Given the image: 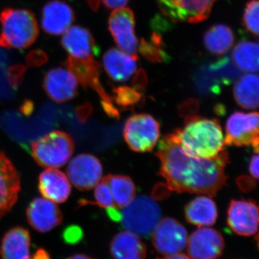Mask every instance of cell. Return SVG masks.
<instances>
[{
    "mask_svg": "<svg viewBox=\"0 0 259 259\" xmlns=\"http://www.w3.org/2000/svg\"><path fill=\"white\" fill-rule=\"evenodd\" d=\"M156 156L161 162L160 175L171 191L212 197L226 185V168L229 158L226 151L212 158L192 156L182 148L172 133L160 141Z\"/></svg>",
    "mask_w": 259,
    "mask_h": 259,
    "instance_id": "cell-1",
    "label": "cell"
},
{
    "mask_svg": "<svg viewBox=\"0 0 259 259\" xmlns=\"http://www.w3.org/2000/svg\"><path fill=\"white\" fill-rule=\"evenodd\" d=\"M174 133L182 148L192 156L212 158L225 151L222 127L216 119L189 116L184 127Z\"/></svg>",
    "mask_w": 259,
    "mask_h": 259,
    "instance_id": "cell-2",
    "label": "cell"
},
{
    "mask_svg": "<svg viewBox=\"0 0 259 259\" xmlns=\"http://www.w3.org/2000/svg\"><path fill=\"white\" fill-rule=\"evenodd\" d=\"M0 47L5 49H27L38 37L37 20L30 10L5 8L0 13Z\"/></svg>",
    "mask_w": 259,
    "mask_h": 259,
    "instance_id": "cell-3",
    "label": "cell"
},
{
    "mask_svg": "<svg viewBox=\"0 0 259 259\" xmlns=\"http://www.w3.org/2000/svg\"><path fill=\"white\" fill-rule=\"evenodd\" d=\"M74 148V141L70 135L56 131L32 142L30 153L39 166L59 168L69 161Z\"/></svg>",
    "mask_w": 259,
    "mask_h": 259,
    "instance_id": "cell-4",
    "label": "cell"
},
{
    "mask_svg": "<svg viewBox=\"0 0 259 259\" xmlns=\"http://www.w3.org/2000/svg\"><path fill=\"white\" fill-rule=\"evenodd\" d=\"M120 222L125 229L138 236L148 238L161 221L158 204L147 196L141 195L120 210Z\"/></svg>",
    "mask_w": 259,
    "mask_h": 259,
    "instance_id": "cell-5",
    "label": "cell"
},
{
    "mask_svg": "<svg viewBox=\"0 0 259 259\" xmlns=\"http://www.w3.org/2000/svg\"><path fill=\"white\" fill-rule=\"evenodd\" d=\"M123 136L132 151L148 152L155 147L159 140L160 125L148 114L134 115L126 120Z\"/></svg>",
    "mask_w": 259,
    "mask_h": 259,
    "instance_id": "cell-6",
    "label": "cell"
},
{
    "mask_svg": "<svg viewBox=\"0 0 259 259\" xmlns=\"http://www.w3.org/2000/svg\"><path fill=\"white\" fill-rule=\"evenodd\" d=\"M64 66L74 75L77 81L84 89H93L102 100V105L107 115L119 118L120 113L114 106L112 99L105 91L100 83V65L93 59H79L69 56Z\"/></svg>",
    "mask_w": 259,
    "mask_h": 259,
    "instance_id": "cell-7",
    "label": "cell"
},
{
    "mask_svg": "<svg viewBox=\"0 0 259 259\" xmlns=\"http://www.w3.org/2000/svg\"><path fill=\"white\" fill-rule=\"evenodd\" d=\"M224 139L226 146H253L255 153L258 152V113L236 112L232 114L226 126Z\"/></svg>",
    "mask_w": 259,
    "mask_h": 259,
    "instance_id": "cell-8",
    "label": "cell"
},
{
    "mask_svg": "<svg viewBox=\"0 0 259 259\" xmlns=\"http://www.w3.org/2000/svg\"><path fill=\"white\" fill-rule=\"evenodd\" d=\"M151 235L153 246L161 254H177L187 247V230L174 218H166L160 221Z\"/></svg>",
    "mask_w": 259,
    "mask_h": 259,
    "instance_id": "cell-9",
    "label": "cell"
},
{
    "mask_svg": "<svg viewBox=\"0 0 259 259\" xmlns=\"http://www.w3.org/2000/svg\"><path fill=\"white\" fill-rule=\"evenodd\" d=\"M217 0H157L160 9L175 22L198 23L208 18Z\"/></svg>",
    "mask_w": 259,
    "mask_h": 259,
    "instance_id": "cell-10",
    "label": "cell"
},
{
    "mask_svg": "<svg viewBox=\"0 0 259 259\" xmlns=\"http://www.w3.org/2000/svg\"><path fill=\"white\" fill-rule=\"evenodd\" d=\"M135 23L134 13L126 8L114 10L108 20L109 30L119 49L130 55L138 56L139 41L135 33Z\"/></svg>",
    "mask_w": 259,
    "mask_h": 259,
    "instance_id": "cell-11",
    "label": "cell"
},
{
    "mask_svg": "<svg viewBox=\"0 0 259 259\" xmlns=\"http://www.w3.org/2000/svg\"><path fill=\"white\" fill-rule=\"evenodd\" d=\"M67 175L72 185L80 191L94 188L101 180V162L95 156L88 153L78 155L68 165Z\"/></svg>",
    "mask_w": 259,
    "mask_h": 259,
    "instance_id": "cell-12",
    "label": "cell"
},
{
    "mask_svg": "<svg viewBox=\"0 0 259 259\" xmlns=\"http://www.w3.org/2000/svg\"><path fill=\"white\" fill-rule=\"evenodd\" d=\"M227 222L231 231L238 236H254L258 232V206L249 199H233L228 209Z\"/></svg>",
    "mask_w": 259,
    "mask_h": 259,
    "instance_id": "cell-13",
    "label": "cell"
},
{
    "mask_svg": "<svg viewBox=\"0 0 259 259\" xmlns=\"http://www.w3.org/2000/svg\"><path fill=\"white\" fill-rule=\"evenodd\" d=\"M187 246L191 259H218L223 254L225 241L216 230L201 227L191 234Z\"/></svg>",
    "mask_w": 259,
    "mask_h": 259,
    "instance_id": "cell-14",
    "label": "cell"
},
{
    "mask_svg": "<svg viewBox=\"0 0 259 259\" xmlns=\"http://www.w3.org/2000/svg\"><path fill=\"white\" fill-rule=\"evenodd\" d=\"M42 88L49 98L57 103L69 101L78 94V81L64 68L49 70L44 76Z\"/></svg>",
    "mask_w": 259,
    "mask_h": 259,
    "instance_id": "cell-15",
    "label": "cell"
},
{
    "mask_svg": "<svg viewBox=\"0 0 259 259\" xmlns=\"http://www.w3.org/2000/svg\"><path fill=\"white\" fill-rule=\"evenodd\" d=\"M26 215L30 226L40 233L52 231L63 221L59 207L52 201L40 197H36L30 202Z\"/></svg>",
    "mask_w": 259,
    "mask_h": 259,
    "instance_id": "cell-16",
    "label": "cell"
},
{
    "mask_svg": "<svg viewBox=\"0 0 259 259\" xmlns=\"http://www.w3.org/2000/svg\"><path fill=\"white\" fill-rule=\"evenodd\" d=\"M61 45L74 59H93L100 54V49L93 34L88 28L74 25L65 32Z\"/></svg>",
    "mask_w": 259,
    "mask_h": 259,
    "instance_id": "cell-17",
    "label": "cell"
},
{
    "mask_svg": "<svg viewBox=\"0 0 259 259\" xmlns=\"http://www.w3.org/2000/svg\"><path fill=\"white\" fill-rule=\"evenodd\" d=\"M74 20V10L62 0H51L42 8V28L49 35L64 33Z\"/></svg>",
    "mask_w": 259,
    "mask_h": 259,
    "instance_id": "cell-18",
    "label": "cell"
},
{
    "mask_svg": "<svg viewBox=\"0 0 259 259\" xmlns=\"http://www.w3.org/2000/svg\"><path fill=\"white\" fill-rule=\"evenodd\" d=\"M20 190V180L16 168L0 151V219L14 205Z\"/></svg>",
    "mask_w": 259,
    "mask_h": 259,
    "instance_id": "cell-19",
    "label": "cell"
},
{
    "mask_svg": "<svg viewBox=\"0 0 259 259\" xmlns=\"http://www.w3.org/2000/svg\"><path fill=\"white\" fill-rule=\"evenodd\" d=\"M38 190L44 198L56 203H63L69 198L71 186L62 171L49 168L39 176Z\"/></svg>",
    "mask_w": 259,
    "mask_h": 259,
    "instance_id": "cell-20",
    "label": "cell"
},
{
    "mask_svg": "<svg viewBox=\"0 0 259 259\" xmlns=\"http://www.w3.org/2000/svg\"><path fill=\"white\" fill-rule=\"evenodd\" d=\"M138 59L139 56L130 55L112 48L104 55V68L110 79L122 82L128 80L136 72Z\"/></svg>",
    "mask_w": 259,
    "mask_h": 259,
    "instance_id": "cell-21",
    "label": "cell"
},
{
    "mask_svg": "<svg viewBox=\"0 0 259 259\" xmlns=\"http://www.w3.org/2000/svg\"><path fill=\"white\" fill-rule=\"evenodd\" d=\"M30 236L28 230L15 227L7 232L2 242L3 259H30Z\"/></svg>",
    "mask_w": 259,
    "mask_h": 259,
    "instance_id": "cell-22",
    "label": "cell"
},
{
    "mask_svg": "<svg viewBox=\"0 0 259 259\" xmlns=\"http://www.w3.org/2000/svg\"><path fill=\"white\" fill-rule=\"evenodd\" d=\"M110 253L114 259H146V246L137 235L122 231L112 238Z\"/></svg>",
    "mask_w": 259,
    "mask_h": 259,
    "instance_id": "cell-23",
    "label": "cell"
},
{
    "mask_svg": "<svg viewBox=\"0 0 259 259\" xmlns=\"http://www.w3.org/2000/svg\"><path fill=\"white\" fill-rule=\"evenodd\" d=\"M185 214L187 222L194 226H211L217 221V206L210 197L199 196L187 204Z\"/></svg>",
    "mask_w": 259,
    "mask_h": 259,
    "instance_id": "cell-24",
    "label": "cell"
},
{
    "mask_svg": "<svg viewBox=\"0 0 259 259\" xmlns=\"http://www.w3.org/2000/svg\"><path fill=\"white\" fill-rule=\"evenodd\" d=\"M258 76L245 74L235 84L233 95L238 105L246 110H256L258 106Z\"/></svg>",
    "mask_w": 259,
    "mask_h": 259,
    "instance_id": "cell-25",
    "label": "cell"
},
{
    "mask_svg": "<svg viewBox=\"0 0 259 259\" xmlns=\"http://www.w3.org/2000/svg\"><path fill=\"white\" fill-rule=\"evenodd\" d=\"M233 42L234 34L231 29L222 24L213 25L204 34V47L215 55L224 54L231 49Z\"/></svg>",
    "mask_w": 259,
    "mask_h": 259,
    "instance_id": "cell-26",
    "label": "cell"
},
{
    "mask_svg": "<svg viewBox=\"0 0 259 259\" xmlns=\"http://www.w3.org/2000/svg\"><path fill=\"white\" fill-rule=\"evenodd\" d=\"M232 60L238 69L245 72L258 71V44L243 40L237 44L232 53Z\"/></svg>",
    "mask_w": 259,
    "mask_h": 259,
    "instance_id": "cell-27",
    "label": "cell"
},
{
    "mask_svg": "<svg viewBox=\"0 0 259 259\" xmlns=\"http://www.w3.org/2000/svg\"><path fill=\"white\" fill-rule=\"evenodd\" d=\"M106 177L111 190L115 207L124 208L128 205L136 197V187L128 177L122 175H108Z\"/></svg>",
    "mask_w": 259,
    "mask_h": 259,
    "instance_id": "cell-28",
    "label": "cell"
},
{
    "mask_svg": "<svg viewBox=\"0 0 259 259\" xmlns=\"http://www.w3.org/2000/svg\"><path fill=\"white\" fill-rule=\"evenodd\" d=\"M140 54L150 62H167L170 59L166 51L161 35L157 32H153L149 41L142 39L139 47Z\"/></svg>",
    "mask_w": 259,
    "mask_h": 259,
    "instance_id": "cell-29",
    "label": "cell"
},
{
    "mask_svg": "<svg viewBox=\"0 0 259 259\" xmlns=\"http://www.w3.org/2000/svg\"><path fill=\"white\" fill-rule=\"evenodd\" d=\"M95 187L94 195H95V201L93 202L87 199H81L79 202L80 206H84L88 204H96L102 208L106 209V210L116 207L106 177L101 179Z\"/></svg>",
    "mask_w": 259,
    "mask_h": 259,
    "instance_id": "cell-30",
    "label": "cell"
},
{
    "mask_svg": "<svg viewBox=\"0 0 259 259\" xmlns=\"http://www.w3.org/2000/svg\"><path fill=\"white\" fill-rule=\"evenodd\" d=\"M113 94L116 104L123 108L134 106L139 103L141 99V93L129 87H120L114 89Z\"/></svg>",
    "mask_w": 259,
    "mask_h": 259,
    "instance_id": "cell-31",
    "label": "cell"
},
{
    "mask_svg": "<svg viewBox=\"0 0 259 259\" xmlns=\"http://www.w3.org/2000/svg\"><path fill=\"white\" fill-rule=\"evenodd\" d=\"M258 1L250 0L247 3L243 14V25L255 36L258 35Z\"/></svg>",
    "mask_w": 259,
    "mask_h": 259,
    "instance_id": "cell-32",
    "label": "cell"
},
{
    "mask_svg": "<svg viewBox=\"0 0 259 259\" xmlns=\"http://www.w3.org/2000/svg\"><path fill=\"white\" fill-rule=\"evenodd\" d=\"M26 70V67L23 64L13 65L8 69V79L12 88L15 90L23 83Z\"/></svg>",
    "mask_w": 259,
    "mask_h": 259,
    "instance_id": "cell-33",
    "label": "cell"
},
{
    "mask_svg": "<svg viewBox=\"0 0 259 259\" xmlns=\"http://www.w3.org/2000/svg\"><path fill=\"white\" fill-rule=\"evenodd\" d=\"M49 61V56L45 51L36 49L30 51L26 56V63L30 67H39Z\"/></svg>",
    "mask_w": 259,
    "mask_h": 259,
    "instance_id": "cell-34",
    "label": "cell"
},
{
    "mask_svg": "<svg viewBox=\"0 0 259 259\" xmlns=\"http://www.w3.org/2000/svg\"><path fill=\"white\" fill-rule=\"evenodd\" d=\"M147 82V75H146V71L142 69L138 70L133 78V88L139 92V93H144Z\"/></svg>",
    "mask_w": 259,
    "mask_h": 259,
    "instance_id": "cell-35",
    "label": "cell"
},
{
    "mask_svg": "<svg viewBox=\"0 0 259 259\" xmlns=\"http://www.w3.org/2000/svg\"><path fill=\"white\" fill-rule=\"evenodd\" d=\"M63 236H64L65 241L67 243H76L81 240V237H82V232L78 227H69L65 231Z\"/></svg>",
    "mask_w": 259,
    "mask_h": 259,
    "instance_id": "cell-36",
    "label": "cell"
},
{
    "mask_svg": "<svg viewBox=\"0 0 259 259\" xmlns=\"http://www.w3.org/2000/svg\"><path fill=\"white\" fill-rule=\"evenodd\" d=\"M171 190L168 185L165 184H158L155 186L152 191V198L161 200V199H166L171 194Z\"/></svg>",
    "mask_w": 259,
    "mask_h": 259,
    "instance_id": "cell-37",
    "label": "cell"
},
{
    "mask_svg": "<svg viewBox=\"0 0 259 259\" xmlns=\"http://www.w3.org/2000/svg\"><path fill=\"white\" fill-rule=\"evenodd\" d=\"M254 178L248 176H241L237 179V184L238 187L241 189L243 192H250L255 188L256 186V182Z\"/></svg>",
    "mask_w": 259,
    "mask_h": 259,
    "instance_id": "cell-38",
    "label": "cell"
},
{
    "mask_svg": "<svg viewBox=\"0 0 259 259\" xmlns=\"http://www.w3.org/2000/svg\"><path fill=\"white\" fill-rule=\"evenodd\" d=\"M198 109V102L196 100H188L181 105L180 110H184L183 112L186 117L193 116L194 112Z\"/></svg>",
    "mask_w": 259,
    "mask_h": 259,
    "instance_id": "cell-39",
    "label": "cell"
},
{
    "mask_svg": "<svg viewBox=\"0 0 259 259\" xmlns=\"http://www.w3.org/2000/svg\"><path fill=\"white\" fill-rule=\"evenodd\" d=\"M258 153H255L252 156L249 163V171L252 177L254 178L255 180L258 179Z\"/></svg>",
    "mask_w": 259,
    "mask_h": 259,
    "instance_id": "cell-40",
    "label": "cell"
},
{
    "mask_svg": "<svg viewBox=\"0 0 259 259\" xmlns=\"http://www.w3.org/2000/svg\"><path fill=\"white\" fill-rule=\"evenodd\" d=\"M103 4L108 9H118L123 8L129 0H102Z\"/></svg>",
    "mask_w": 259,
    "mask_h": 259,
    "instance_id": "cell-41",
    "label": "cell"
},
{
    "mask_svg": "<svg viewBox=\"0 0 259 259\" xmlns=\"http://www.w3.org/2000/svg\"><path fill=\"white\" fill-rule=\"evenodd\" d=\"M78 112H79V116L80 117V120L81 121L86 120L89 116L90 115L92 112V106L90 105H84L83 106L79 107L78 109Z\"/></svg>",
    "mask_w": 259,
    "mask_h": 259,
    "instance_id": "cell-42",
    "label": "cell"
},
{
    "mask_svg": "<svg viewBox=\"0 0 259 259\" xmlns=\"http://www.w3.org/2000/svg\"><path fill=\"white\" fill-rule=\"evenodd\" d=\"M30 259H51L50 255L47 250L44 249H38L35 252V254L32 255Z\"/></svg>",
    "mask_w": 259,
    "mask_h": 259,
    "instance_id": "cell-43",
    "label": "cell"
},
{
    "mask_svg": "<svg viewBox=\"0 0 259 259\" xmlns=\"http://www.w3.org/2000/svg\"><path fill=\"white\" fill-rule=\"evenodd\" d=\"M158 259H191L190 257L187 256L185 254H182V253H177L175 255H166V256L163 257V258H158Z\"/></svg>",
    "mask_w": 259,
    "mask_h": 259,
    "instance_id": "cell-44",
    "label": "cell"
},
{
    "mask_svg": "<svg viewBox=\"0 0 259 259\" xmlns=\"http://www.w3.org/2000/svg\"><path fill=\"white\" fill-rule=\"evenodd\" d=\"M89 6L94 11H97L100 8V0H88Z\"/></svg>",
    "mask_w": 259,
    "mask_h": 259,
    "instance_id": "cell-45",
    "label": "cell"
},
{
    "mask_svg": "<svg viewBox=\"0 0 259 259\" xmlns=\"http://www.w3.org/2000/svg\"><path fill=\"white\" fill-rule=\"evenodd\" d=\"M66 259H95L84 254H75Z\"/></svg>",
    "mask_w": 259,
    "mask_h": 259,
    "instance_id": "cell-46",
    "label": "cell"
}]
</instances>
